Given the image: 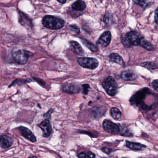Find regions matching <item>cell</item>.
I'll return each instance as SVG.
<instances>
[{
  "instance_id": "4316f807",
  "label": "cell",
  "mask_w": 158,
  "mask_h": 158,
  "mask_svg": "<svg viewBox=\"0 0 158 158\" xmlns=\"http://www.w3.org/2000/svg\"><path fill=\"white\" fill-rule=\"evenodd\" d=\"M112 16L110 14H106L103 18V22L107 26H110L112 23Z\"/></svg>"
},
{
  "instance_id": "ac0fdd59",
  "label": "cell",
  "mask_w": 158,
  "mask_h": 158,
  "mask_svg": "<svg viewBox=\"0 0 158 158\" xmlns=\"http://www.w3.org/2000/svg\"><path fill=\"white\" fill-rule=\"evenodd\" d=\"M139 46L148 51H153L155 50L154 47L143 37L140 40Z\"/></svg>"
},
{
  "instance_id": "7c38bea8",
  "label": "cell",
  "mask_w": 158,
  "mask_h": 158,
  "mask_svg": "<svg viewBox=\"0 0 158 158\" xmlns=\"http://www.w3.org/2000/svg\"><path fill=\"white\" fill-rule=\"evenodd\" d=\"M13 143L12 139L5 135H2L0 137V147L2 148L7 149L10 148Z\"/></svg>"
},
{
  "instance_id": "7a4b0ae2",
  "label": "cell",
  "mask_w": 158,
  "mask_h": 158,
  "mask_svg": "<svg viewBox=\"0 0 158 158\" xmlns=\"http://www.w3.org/2000/svg\"><path fill=\"white\" fill-rule=\"evenodd\" d=\"M102 86L106 93L111 96H114L117 92V84L112 77H106L102 83Z\"/></svg>"
},
{
  "instance_id": "9c48e42d",
  "label": "cell",
  "mask_w": 158,
  "mask_h": 158,
  "mask_svg": "<svg viewBox=\"0 0 158 158\" xmlns=\"http://www.w3.org/2000/svg\"><path fill=\"white\" fill-rule=\"evenodd\" d=\"M126 35L133 46H139L140 40L143 37L139 32L136 31H130Z\"/></svg>"
},
{
  "instance_id": "ba28073f",
  "label": "cell",
  "mask_w": 158,
  "mask_h": 158,
  "mask_svg": "<svg viewBox=\"0 0 158 158\" xmlns=\"http://www.w3.org/2000/svg\"><path fill=\"white\" fill-rule=\"evenodd\" d=\"M111 40V34L110 31L102 33L97 41V45L100 48H105L109 46Z\"/></svg>"
},
{
  "instance_id": "e0dca14e",
  "label": "cell",
  "mask_w": 158,
  "mask_h": 158,
  "mask_svg": "<svg viewBox=\"0 0 158 158\" xmlns=\"http://www.w3.org/2000/svg\"><path fill=\"white\" fill-rule=\"evenodd\" d=\"M126 146L130 149L134 150H140L146 148V146L140 143H135L129 141H126Z\"/></svg>"
},
{
  "instance_id": "ffe728a7",
  "label": "cell",
  "mask_w": 158,
  "mask_h": 158,
  "mask_svg": "<svg viewBox=\"0 0 158 158\" xmlns=\"http://www.w3.org/2000/svg\"><path fill=\"white\" fill-rule=\"evenodd\" d=\"M82 42L84 43V45L91 52H97L98 51V48L97 46H95L93 43L87 41L85 39L82 40Z\"/></svg>"
},
{
  "instance_id": "836d02e7",
  "label": "cell",
  "mask_w": 158,
  "mask_h": 158,
  "mask_svg": "<svg viewBox=\"0 0 158 158\" xmlns=\"http://www.w3.org/2000/svg\"><path fill=\"white\" fill-rule=\"evenodd\" d=\"M57 1L61 4H64L67 1V0H57Z\"/></svg>"
},
{
  "instance_id": "6da1fadb",
  "label": "cell",
  "mask_w": 158,
  "mask_h": 158,
  "mask_svg": "<svg viewBox=\"0 0 158 158\" xmlns=\"http://www.w3.org/2000/svg\"><path fill=\"white\" fill-rule=\"evenodd\" d=\"M42 24L46 28L52 30H58L64 27V20L52 15H46L42 19Z\"/></svg>"
},
{
  "instance_id": "3957f363",
  "label": "cell",
  "mask_w": 158,
  "mask_h": 158,
  "mask_svg": "<svg viewBox=\"0 0 158 158\" xmlns=\"http://www.w3.org/2000/svg\"><path fill=\"white\" fill-rule=\"evenodd\" d=\"M33 55L32 52L25 50L19 49L12 52L14 60L20 64H26L28 59Z\"/></svg>"
},
{
  "instance_id": "f546056e",
  "label": "cell",
  "mask_w": 158,
  "mask_h": 158,
  "mask_svg": "<svg viewBox=\"0 0 158 158\" xmlns=\"http://www.w3.org/2000/svg\"><path fill=\"white\" fill-rule=\"evenodd\" d=\"M152 85L154 90L158 92V80L156 79V80H153L152 83Z\"/></svg>"
},
{
  "instance_id": "2e32d148",
  "label": "cell",
  "mask_w": 158,
  "mask_h": 158,
  "mask_svg": "<svg viewBox=\"0 0 158 158\" xmlns=\"http://www.w3.org/2000/svg\"><path fill=\"white\" fill-rule=\"evenodd\" d=\"M70 47L73 51L77 55H82L84 54V51L81 45L76 41H71L70 42Z\"/></svg>"
},
{
  "instance_id": "d6a6232c",
  "label": "cell",
  "mask_w": 158,
  "mask_h": 158,
  "mask_svg": "<svg viewBox=\"0 0 158 158\" xmlns=\"http://www.w3.org/2000/svg\"><path fill=\"white\" fill-rule=\"evenodd\" d=\"M154 21H155V23L158 25V8L155 11Z\"/></svg>"
},
{
  "instance_id": "cb8c5ba5",
  "label": "cell",
  "mask_w": 158,
  "mask_h": 158,
  "mask_svg": "<svg viewBox=\"0 0 158 158\" xmlns=\"http://www.w3.org/2000/svg\"><path fill=\"white\" fill-rule=\"evenodd\" d=\"M121 42L125 48H131L133 47V45L127 38L126 35H123L121 38Z\"/></svg>"
},
{
  "instance_id": "484cf974",
  "label": "cell",
  "mask_w": 158,
  "mask_h": 158,
  "mask_svg": "<svg viewBox=\"0 0 158 158\" xmlns=\"http://www.w3.org/2000/svg\"><path fill=\"white\" fill-rule=\"evenodd\" d=\"M31 79H18L15 80L11 84V85L9 86V87H10L11 86L15 85H20V82H21V85L23 84H25L26 83H28V82H31Z\"/></svg>"
},
{
  "instance_id": "8992f818",
  "label": "cell",
  "mask_w": 158,
  "mask_h": 158,
  "mask_svg": "<svg viewBox=\"0 0 158 158\" xmlns=\"http://www.w3.org/2000/svg\"><path fill=\"white\" fill-rule=\"evenodd\" d=\"M38 126L40 127L43 131V137L45 138L48 137L52 134V128L51 123L49 119L46 118L43 120L41 123L38 125Z\"/></svg>"
},
{
  "instance_id": "9a60e30c",
  "label": "cell",
  "mask_w": 158,
  "mask_h": 158,
  "mask_svg": "<svg viewBox=\"0 0 158 158\" xmlns=\"http://www.w3.org/2000/svg\"><path fill=\"white\" fill-rule=\"evenodd\" d=\"M86 7L85 3L82 0H77L72 5L73 10L76 11H83L85 10Z\"/></svg>"
},
{
  "instance_id": "7402d4cb",
  "label": "cell",
  "mask_w": 158,
  "mask_h": 158,
  "mask_svg": "<svg viewBox=\"0 0 158 158\" xmlns=\"http://www.w3.org/2000/svg\"><path fill=\"white\" fill-rule=\"evenodd\" d=\"M120 135H122L124 136H132L133 134L132 132L130 131V129L128 127H126L123 126L122 127H120Z\"/></svg>"
},
{
  "instance_id": "f1b7e54d",
  "label": "cell",
  "mask_w": 158,
  "mask_h": 158,
  "mask_svg": "<svg viewBox=\"0 0 158 158\" xmlns=\"http://www.w3.org/2000/svg\"><path fill=\"white\" fill-rule=\"evenodd\" d=\"M82 87H83V93L85 95H87L88 93L89 89L90 87V86L89 84H84L82 85Z\"/></svg>"
},
{
  "instance_id": "4fadbf2b",
  "label": "cell",
  "mask_w": 158,
  "mask_h": 158,
  "mask_svg": "<svg viewBox=\"0 0 158 158\" xmlns=\"http://www.w3.org/2000/svg\"><path fill=\"white\" fill-rule=\"evenodd\" d=\"M121 77L125 81H133L136 79L137 76L134 71L128 70L122 72Z\"/></svg>"
},
{
  "instance_id": "4dcf8cb0",
  "label": "cell",
  "mask_w": 158,
  "mask_h": 158,
  "mask_svg": "<svg viewBox=\"0 0 158 158\" xmlns=\"http://www.w3.org/2000/svg\"><path fill=\"white\" fill-rule=\"evenodd\" d=\"M53 112V110L50 109L46 113L44 114V117L47 119H50L51 117V114Z\"/></svg>"
},
{
  "instance_id": "277c9868",
  "label": "cell",
  "mask_w": 158,
  "mask_h": 158,
  "mask_svg": "<svg viewBox=\"0 0 158 158\" xmlns=\"http://www.w3.org/2000/svg\"><path fill=\"white\" fill-rule=\"evenodd\" d=\"M77 62L81 67L90 70L96 69L99 65L98 60L93 58L80 57L77 58Z\"/></svg>"
},
{
  "instance_id": "5bb4252c",
  "label": "cell",
  "mask_w": 158,
  "mask_h": 158,
  "mask_svg": "<svg viewBox=\"0 0 158 158\" xmlns=\"http://www.w3.org/2000/svg\"><path fill=\"white\" fill-rule=\"evenodd\" d=\"M109 60L119 65L124 66L125 62L122 57L116 53H112L109 56Z\"/></svg>"
},
{
  "instance_id": "d4e9b609",
  "label": "cell",
  "mask_w": 158,
  "mask_h": 158,
  "mask_svg": "<svg viewBox=\"0 0 158 158\" xmlns=\"http://www.w3.org/2000/svg\"><path fill=\"white\" fill-rule=\"evenodd\" d=\"M78 158H95L96 155L94 153L89 152H81L77 155Z\"/></svg>"
},
{
  "instance_id": "52a82bcc",
  "label": "cell",
  "mask_w": 158,
  "mask_h": 158,
  "mask_svg": "<svg viewBox=\"0 0 158 158\" xmlns=\"http://www.w3.org/2000/svg\"><path fill=\"white\" fill-rule=\"evenodd\" d=\"M148 89L144 88L136 92L130 99L131 104L138 105L141 103L148 92Z\"/></svg>"
},
{
  "instance_id": "5b68a950",
  "label": "cell",
  "mask_w": 158,
  "mask_h": 158,
  "mask_svg": "<svg viewBox=\"0 0 158 158\" xmlns=\"http://www.w3.org/2000/svg\"><path fill=\"white\" fill-rule=\"evenodd\" d=\"M102 127L106 132L112 135H117L120 132V127L110 120H104L102 123Z\"/></svg>"
},
{
  "instance_id": "d6986e66",
  "label": "cell",
  "mask_w": 158,
  "mask_h": 158,
  "mask_svg": "<svg viewBox=\"0 0 158 158\" xmlns=\"http://www.w3.org/2000/svg\"><path fill=\"white\" fill-rule=\"evenodd\" d=\"M110 114L112 117L115 120H120L122 116L121 111L116 107H113L111 109Z\"/></svg>"
},
{
  "instance_id": "30bf717a",
  "label": "cell",
  "mask_w": 158,
  "mask_h": 158,
  "mask_svg": "<svg viewBox=\"0 0 158 158\" xmlns=\"http://www.w3.org/2000/svg\"><path fill=\"white\" fill-rule=\"evenodd\" d=\"M63 92L68 94H75L79 93L81 88L75 84H67L64 85L62 87Z\"/></svg>"
},
{
  "instance_id": "44dd1931",
  "label": "cell",
  "mask_w": 158,
  "mask_h": 158,
  "mask_svg": "<svg viewBox=\"0 0 158 158\" xmlns=\"http://www.w3.org/2000/svg\"><path fill=\"white\" fill-rule=\"evenodd\" d=\"M133 1L135 4L139 5L143 9H147L150 6V2L147 0H133Z\"/></svg>"
},
{
  "instance_id": "83f0119b",
  "label": "cell",
  "mask_w": 158,
  "mask_h": 158,
  "mask_svg": "<svg viewBox=\"0 0 158 158\" xmlns=\"http://www.w3.org/2000/svg\"><path fill=\"white\" fill-rule=\"evenodd\" d=\"M68 27L71 31H73L77 34H79L80 33V29L76 25H70L68 26Z\"/></svg>"
},
{
  "instance_id": "1f68e13d",
  "label": "cell",
  "mask_w": 158,
  "mask_h": 158,
  "mask_svg": "<svg viewBox=\"0 0 158 158\" xmlns=\"http://www.w3.org/2000/svg\"><path fill=\"white\" fill-rule=\"evenodd\" d=\"M102 150L104 153H107V154H110L113 152V150L109 148H102Z\"/></svg>"
},
{
  "instance_id": "8fae6325",
  "label": "cell",
  "mask_w": 158,
  "mask_h": 158,
  "mask_svg": "<svg viewBox=\"0 0 158 158\" xmlns=\"http://www.w3.org/2000/svg\"><path fill=\"white\" fill-rule=\"evenodd\" d=\"M18 129L23 137L33 143H35L36 141V138L30 129L23 126H20Z\"/></svg>"
},
{
  "instance_id": "603a6c76",
  "label": "cell",
  "mask_w": 158,
  "mask_h": 158,
  "mask_svg": "<svg viewBox=\"0 0 158 158\" xmlns=\"http://www.w3.org/2000/svg\"><path fill=\"white\" fill-rule=\"evenodd\" d=\"M141 65L148 70H153L158 68L157 64L152 62H145L141 64Z\"/></svg>"
}]
</instances>
